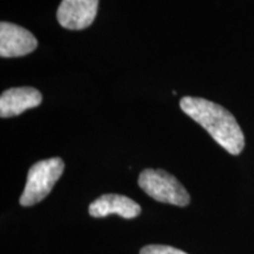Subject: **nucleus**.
Listing matches in <instances>:
<instances>
[{
	"instance_id": "1",
	"label": "nucleus",
	"mask_w": 254,
	"mask_h": 254,
	"mask_svg": "<svg viewBox=\"0 0 254 254\" xmlns=\"http://www.w3.org/2000/svg\"><path fill=\"white\" fill-rule=\"evenodd\" d=\"M183 112L202 126L228 153L238 155L245 147V136L230 111L204 98L185 97L180 100Z\"/></svg>"
},
{
	"instance_id": "2",
	"label": "nucleus",
	"mask_w": 254,
	"mask_h": 254,
	"mask_svg": "<svg viewBox=\"0 0 254 254\" xmlns=\"http://www.w3.org/2000/svg\"><path fill=\"white\" fill-rule=\"evenodd\" d=\"M64 168L65 165L60 158H50L34 164L28 171L20 205L27 207L45 199L62 177Z\"/></svg>"
},
{
	"instance_id": "3",
	"label": "nucleus",
	"mask_w": 254,
	"mask_h": 254,
	"mask_svg": "<svg viewBox=\"0 0 254 254\" xmlns=\"http://www.w3.org/2000/svg\"><path fill=\"white\" fill-rule=\"evenodd\" d=\"M139 186L157 201L180 206L190 204V194L176 177L164 170L146 168L139 176Z\"/></svg>"
},
{
	"instance_id": "4",
	"label": "nucleus",
	"mask_w": 254,
	"mask_h": 254,
	"mask_svg": "<svg viewBox=\"0 0 254 254\" xmlns=\"http://www.w3.org/2000/svg\"><path fill=\"white\" fill-rule=\"evenodd\" d=\"M98 6L99 0H63L57 11V19L64 28L84 30L94 21Z\"/></svg>"
},
{
	"instance_id": "5",
	"label": "nucleus",
	"mask_w": 254,
	"mask_h": 254,
	"mask_svg": "<svg viewBox=\"0 0 254 254\" xmlns=\"http://www.w3.org/2000/svg\"><path fill=\"white\" fill-rule=\"evenodd\" d=\"M37 46V38L26 28L6 21L0 24V56L2 58L26 56Z\"/></svg>"
},
{
	"instance_id": "6",
	"label": "nucleus",
	"mask_w": 254,
	"mask_h": 254,
	"mask_svg": "<svg viewBox=\"0 0 254 254\" xmlns=\"http://www.w3.org/2000/svg\"><path fill=\"white\" fill-rule=\"evenodd\" d=\"M43 95L33 87H14L2 92L0 97V117L9 118L39 106Z\"/></svg>"
},
{
	"instance_id": "7",
	"label": "nucleus",
	"mask_w": 254,
	"mask_h": 254,
	"mask_svg": "<svg viewBox=\"0 0 254 254\" xmlns=\"http://www.w3.org/2000/svg\"><path fill=\"white\" fill-rule=\"evenodd\" d=\"M141 208L134 200L120 194H104L94 200L88 207V213L94 218L117 214L125 219H133L140 214Z\"/></svg>"
},
{
	"instance_id": "8",
	"label": "nucleus",
	"mask_w": 254,
	"mask_h": 254,
	"mask_svg": "<svg viewBox=\"0 0 254 254\" xmlns=\"http://www.w3.org/2000/svg\"><path fill=\"white\" fill-rule=\"evenodd\" d=\"M140 254H187L182 250L166 245H148L141 249Z\"/></svg>"
}]
</instances>
